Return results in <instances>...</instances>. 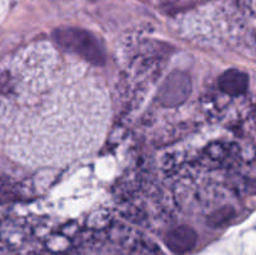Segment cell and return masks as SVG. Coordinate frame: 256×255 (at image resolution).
Instances as JSON below:
<instances>
[{
    "instance_id": "7a4b0ae2",
    "label": "cell",
    "mask_w": 256,
    "mask_h": 255,
    "mask_svg": "<svg viewBox=\"0 0 256 255\" xmlns=\"http://www.w3.org/2000/svg\"><path fill=\"white\" fill-rule=\"evenodd\" d=\"M192 92V80L184 72H170L158 92V102L164 108H178L184 104Z\"/></svg>"
},
{
    "instance_id": "3957f363",
    "label": "cell",
    "mask_w": 256,
    "mask_h": 255,
    "mask_svg": "<svg viewBox=\"0 0 256 255\" xmlns=\"http://www.w3.org/2000/svg\"><path fill=\"white\" fill-rule=\"evenodd\" d=\"M198 242V234L192 228L188 225H180L168 232L165 244L174 254L182 255L192 252Z\"/></svg>"
},
{
    "instance_id": "6da1fadb",
    "label": "cell",
    "mask_w": 256,
    "mask_h": 255,
    "mask_svg": "<svg viewBox=\"0 0 256 255\" xmlns=\"http://www.w3.org/2000/svg\"><path fill=\"white\" fill-rule=\"evenodd\" d=\"M52 38L62 49L84 58L90 64L102 65L106 60L102 45L88 30L74 26L58 28L52 32Z\"/></svg>"
},
{
    "instance_id": "277c9868",
    "label": "cell",
    "mask_w": 256,
    "mask_h": 255,
    "mask_svg": "<svg viewBox=\"0 0 256 255\" xmlns=\"http://www.w3.org/2000/svg\"><path fill=\"white\" fill-rule=\"evenodd\" d=\"M249 86V76L238 69H229L219 78V88L229 96H240Z\"/></svg>"
},
{
    "instance_id": "5b68a950",
    "label": "cell",
    "mask_w": 256,
    "mask_h": 255,
    "mask_svg": "<svg viewBox=\"0 0 256 255\" xmlns=\"http://www.w3.org/2000/svg\"><path fill=\"white\" fill-rule=\"evenodd\" d=\"M89 2H96V0H89Z\"/></svg>"
}]
</instances>
